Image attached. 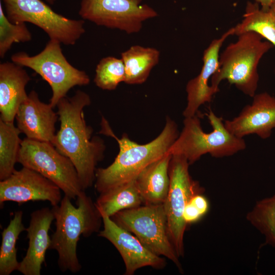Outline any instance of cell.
Segmentation results:
<instances>
[{
    "instance_id": "6da1fadb",
    "label": "cell",
    "mask_w": 275,
    "mask_h": 275,
    "mask_svg": "<svg viewBox=\"0 0 275 275\" xmlns=\"http://www.w3.org/2000/svg\"><path fill=\"white\" fill-rule=\"evenodd\" d=\"M91 103L89 95L80 90L61 99L56 106L60 127L51 142L73 163L84 190L94 183L96 166L106 148L102 139L92 136L93 129L86 122L84 109Z\"/></svg>"
},
{
    "instance_id": "7a4b0ae2",
    "label": "cell",
    "mask_w": 275,
    "mask_h": 275,
    "mask_svg": "<svg viewBox=\"0 0 275 275\" xmlns=\"http://www.w3.org/2000/svg\"><path fill=\"white\" fill-rule=\"evenodd\" d=\"M100 125L99 132L115 139L119 152L111 164L96 169L94 186L100 194L134 180L148 166L169 152L179 134L177 124L169 117L158 136L145 144L130 140L126 134L118 138L103 117Z\"/></svg>"
},
{
    "instance_id": "3957f363",
    "label": "cell",
    "mask_w": 275,
    "mask_h": 275,
    "mask_svg": "<svg viewBox=\"0 0 275 275\" xmlns=\"http://www.w3.org/2000/svg\"><path fill=\"white\" fill-rule=\"evenodd\" d=\"M71 200L64 195L60 204L51 208L56 228L50 236L49 249L57 252L58 263L62 271L76 273L81 268L76 252L80 237H88L99 232L102 220L95 203L85 190L76 198L77 207Z\"/></svg>"
},
{
    "instance_id": "277c9868",
    "label": "cell",
    "mask_w": 275,
    "mask_h": 275,
    "mask_svg": "<svg viewBox=\"0 0 275 275\" xmlns=\"http://www.w3.org/2000/svg\"><path fill=\"white\" fill-rule=\"evenodd\" d=\"M237 36V41L229 44L219 55V67L211 77V86L219 91L220 82L226 79L244 94L253 97L259 81V63L273 46L254 32H243Z\"/></svg>"
},
{
    "instance_id": "5b68a950",
    "label": "cell",
    "mask_w": 275,
    "mask_h": 275,
    "mask_svg": "<svg viewBox=\"0 0 275 275\" xmlns=\"http://www.w3.org/2000/svg\"><path fill=\"white\" fill-rule=\"evenodd\" d=\"M206 116L212 128L209 133L202 129L198 113L184 118L182 130L170 149L172 155H181L191 164L207 153L213 157L221 158L245 149L244 139L230 133L222 118L215 115L211 109Z\"/></svg>"
},
{
    "instance_id": "8992f818",
    "label": "cell",
    "mask_w": 275,
    "mask_h": 275,
    "mask_svg": "<svg viewBox=\"0 0 275 275\" xmlns=\"http://www.w3.org/2000/svg\"><path fill=\"white\" fill-rule=\"evenodd\" d=\"M11 61L28 67L48 82L52 90L50 103L53 107L67 96L75 86L89 85L90 78L87 73L72 66L63 53L61 43L49 39L43 49L35 56L20 51L11 57Z\"/></svg>"
},
{
    "instance_id": "52a82bcc",
    "label": "cell",
    "mask_w": 275,
    "mask_h": 275,
    "mask_svg": "<svg viewBox=\"0 0 275 275\" xmlns=\"http://www.w3.org/2000/svg\"><path fill=\"white\" fill-rule=\"evenodd\" d=\"M134 235L149 250L172 261L180 270L179 258L169 237L163 204H144L120 211L111 217Z\"/></svg>"
},
{
    "instance_id": "ba28073f",
    "label": "cell",
    "mask_w": 275,
    "mask_h": 275,
    "mask_svg": "<svg viewBox=\"0 0 275 275\" xmlns=\"http://www.w3.org/2000/svg\"><path fill=\"white\" fill-rule=\"evenodd\" d=\"M17 162L51 181L71 199L84 190L72 162L51 143L25 138L21 143Z\"/></svg>"
},
{
    "instance_id": "9c48e42d",
    "label": "cell",
    "mask_w": 275,
    "mask_h": 275,
    "mask_svg": "<svg viewBox=\"0 0 275 275\" xmlns=\"http://www.w3.org/2000/svg\"><path fill=\"white\" fill-rule=\"evenodd\" d=\"M5 13L13 23L29 22L42 30L50 39L73 45L85 34L83 19H70L54 12L41 0H2Z\"/></svg>"
},
{
    "instance_id": "30bf717a",
    "label": "cell",
    "mask_w": 275,
    "mask_h": 275,
    "mask_svg": "<svg viewBox=\"0 0 275 275\" xmlns=\"http://www.w3.org/2000/svg\"><path fill=\"white\" fill-rule=\"evenodd\" d=\"M189 165L184 157L172 155L169 168L170 187L163 203L169 237L179 257L184 254L183 238L187 226L183 218L184 209L194 196L203 191L199 182L190 176Z\"/></svg>"
},
{
    "instance_id": "8fae6325",
    "label": "cell",
    "mask_w": 275,
    "mask_h": 275,
    "mask_svg": "<svg viewBox=\"0 0 275 275\" xmlns=\"http://www.w3.org/2000/svg\"><path fill=\"white\" fill-rule=\"evenodd\" d=\"M142 0H80L78 14L83 20L127 34L141 31L143 22L158 14Z\"/></svg>"
},
{
    "instance_id": "7c38bea8",
    "label": "cell",
    "mask_w": 275,
    "mask_h": 275,
    "mask_svg": "<svg viewBox=\"0 0 275 275\" xmlns=\"http://www.w3.org/2000/svg\"><path fill=\"white\" fill-rule=\"evenodd\" d=\"M61 189L39 173L23 167L0 181V204L13 201H48L52 206L62 200Z\"/></svg>"
},
{
    "instance_id": "4fadbf2b",
    "label": "cell",
    "mask_w": 275,
    "mask_h": 275,
    "mask_svg": "<svg viewBox=\"0 0 275 275\" xmlns=\"http://www.w3.org/2000/svg\"><path fill=\"white\" fill-rule=\"evenodd\" d=\"M103 229L98 236L110 241L121 255L125 266V275H132L146 266L161 269L167 263L164 258L147 248L134 235L117 225L111 217L101 216Z\"/></svg>"
},
{
    "instance_id": "5bb4252c",
    "label": "cell",
    "mask_w": 275,
    "mask_h": 275,
    "mask_svg": "<svg viewBox=\"0 0 275 275\" xmlns=\"http://www.w3.org/2000/svg\"><path fill=\"white\" fill-rule=\"evenodd\" d=\"M238 116L224 124L227 130L239 138L251 134L262 139L269 138L275 128V97L267 92L255 94Z\"/></svg>"
},
{
    "instance_id": "9a60e30c",
    "label": "cell",
    "mask_w": 275,
    "mask_h": 275,
    "mask_svg": "<svg viewBox=\"0 0 275 275\" xmlns=\"http://www.w3.org/2000/svg\"><path fill=\"white\" fill-rule=\"evenodd\" d=\"M234 35V27L225 32L220 38L212 41L203 54V66L199 74L189 80L186 86L187 105L183 112L184 118L194 116L199 107L210 102L218 91L209 85V80L219 67V50L224 42Z\"/></svg>"
},
{
    "instance_id": "2e32d148",
    "label": "cell",
    "mask_w": 275,
    "mask_h": 275,
    "mask_svg": "<svg viewBox=\"0 0 275 275\" xmlns=\"http://www.w3.org/2000/svg\"><path fill=\"white\" fill-rule=\"evenodd\" d=\"M50 103L41 101L35 90L31 91L16 113L17 128L28 139L51 143L59 118Z\"/></svg>"
},
{
    "instance_id": "e0dca14e",
    "label": "cell",
    "mask_w": 275,
    "mask_h": 275,
    "mask_svg": "<svg viewBox=\"0 0 275 275\" xmlns=\"http://www.w3.org/2000/svg\"><path fill=\"white\" fill-rule=\"evenodd\" d=\"M54 219L52 210L48 207L42 208L31 214L29 226L26 229L29 247L17 269L22 274L40 275L46 252L51 244L48 232Z\"/></svg>"
},
{
    "instance_id": "ac0fdd59",
    "label": "cell",
    "mask_w": 275,
    "mask_h": 275,
    "mask_svg": "<svg viewBox=\"0 0 275 275\" xmlns=\"http://www.w3.org/2000/svg\"><path fill=\"white\" fill-rule=\"evenodd\" d=\"M31 80L24 67L13 62L1 63V120L14 122L20 105L28 97L25 87Z\"/></svg>"
},
{
    "instance_id": "d6986e66",
    "label": "cell",
    "mask_w": 275,
    "mask_h": 275,
    "mask_svg": "<svg viewBox=\"0 0 275 275\" xmlns=\"http://www.w3.org/2000/svg\"><path fill=\"white\" fill-rule=\"evenodd\" d=\"M172 155L168 153L145 168L134 179L144 204H163L170 187L169 164Z\"/></svg>"
},
{
    "instance_id": "ffe728a7",
    "label": "cell",
    "mask_w": 275,
    "mask_h": 275,
    "mask_svg": "<svg viewBox=\"0 0 275 275\" xmlns=\"http://www.w3.org/2000/svg\"><path fill=\"white\" fill-rule=\"evenodd\" d=\"M160 52L152 47L133 45L121 53L125 66L124 82L129 85L145 82L152 68L159 61Z\"/></svg>"
},
{
    "instance_id": "44dd1931",
    "label": "cell",
    "mask_w": 275,
    "mask_h": 275,
    "mask_svg": "<svg viewBox=\"0 0 275 275\" xmlns=\"http://www.w3.org/2000/svg\"><path fill=\"white\" fill-rule=\"evenodd\" d=\"M144 204L135 180L100 194L95 205L101 216L111 217L117 212Z\"/></svg>"
},
{
    "instance_id": "7402d4cb",
    "label": "cell",
    "mask_w": 275,
    "mask_h": 275,
    "mask_svg": "<svg viewBox=\"0 0 275 275\" xmlns=\"http://www.w3.org/2000/svg\"><path fill=\"white\" fill-rule=\"evenodd\" d=\"M234 29L236 36L248 31L257 33L275 47V3L264 10L258 3L248 1L242 20Z\"/></svg>"
},
{
    "instance_id": "603a6c76",
    "label": "cell",
    "mask_w": 275,
    "mask_h": 275,
    "mask_svg": "<svg viewBox=\"0 0 275 275\" xmlns=\"http://www.w3.org/2000/svg\"><path fill=\"white\" fill-rule=\"evenodd\" d=\"M22 211H16L8 226L2 232L0 275H9L18 268L19 262L17 259L16 244L20 234L26 229L22 223Z\"/></svg>"
},
{
    "instance_id": "cb8c5ba5",
    "label": "cell",
    "mask_w": 275,
    "mask_h": 275,
    "mask_svg": "<svg viewBox=\"0 0 275 275\" xmlns=\"http://www.w3.org/2000/svg\"><path fill=\"white\" fill-rule=\"evenodd\" d=\"M20 131L14 122L0 119V180L9 177L15 170L22 140Z\"/></svg>"
},
{
    "instance_id": "d4e9b609",
    "label": "cell",
    "mask_w": 275,
    "mask_h": 275,
    "mask_svg": "<svg viewBox=\"0 0 275 275\" xmlns=\"http://www.w3.org/2000/svg\"><path fill=\"white\" fill-rule=\"evenodd\" d=\"M246 219L264 235L265 244L275 248V194L258 201Z\"/></svg>"
},
{
    "instance_id": "484cf974",
    "label": "cell",
    "mask_w": 275,
    "mask_h": 275,
    "mask_svg": "<svg viewBox=\"0 0 275 275\" xmlns=\"http://www.w3.org/2000/svg\"><path fill=\"white\" fill-rule=\"evenodd\" d=\"M125 79V66L121 58L106 57L101 59L96 66L94 82L102 90H114Z\"/></svg>"
},
{
    "instance_id": "4316f807",
    "label": "cell",
    "mask_w": 275,
    "mask_h": 275,
    "mask_svg": "<svg viewBox=\"0 0 275 275\" xmlns=\"http://www.w3.org/2000/svg\"><path fill=\"white\" fill-rule=\"evenodd\" d=\"M32 35L25 23H13L6 16L0 3V57L6 56L12 45L30 41Z\"/></svg>"
},
{
    "instance_id": "83f0119b",
    "label": "cell",
    "mask_w": 275,
    "mask_h": 275,
    "mask_svg": "<svg viewBox=\"0 0 275 275\" xmlns=\"http://www.w3.org/2000/svg\"><path fill=\"white\" fill-rule=\"evenodd\" d=\"M204 214L190 200L183 212V218L187 225L196 222Z\"/></svg>"
},
{
    "instance_id": "f1b7e54d",
    "label": "cell",
    "mask_w": 275,
    "mask_h": 275,
    "mask_svg": "<svg viewBox=\"0 0 275 275\" xmlns=\"http://www.w3.org/2000/svg\"><path fill=\"white\" fill-rule=\"evenodd\" d=\"M255 2L258 3L260 7L263 9L269 8L272 4L275 3V0H254Z\"/></svg>"
},
{
    "instance_id": "f546056e",
    "label": "cell",
    "mask_w": 275,
    "mask_h": 275,
    "mask_svg": "<svg viewBox=\"0 0 275 275\" xmlns=\"http://www.w3.org/2000/svg\"><path fill=\"white\" fill-rule=\"evenodd\" d=\"M46 1L49 4H51V5L53 4L56 1V0H46Z\"/></svg>"
}]
</instances>
